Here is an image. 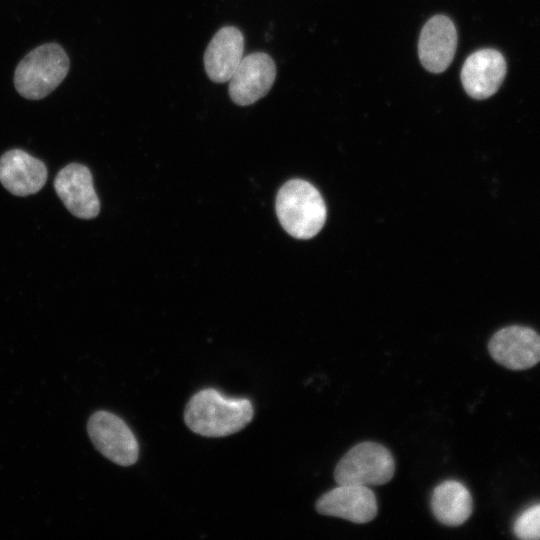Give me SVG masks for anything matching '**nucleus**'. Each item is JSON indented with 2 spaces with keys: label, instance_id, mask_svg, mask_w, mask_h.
<instances>
[{
  "label": "nucleus",
  "instance_id": "nucleus-1",
  "mask_svg": "<svg viewBox=\"0 0 540 540\" xmlns=\"http://www.w3.org/2000/svg\"><path fill=\"white\" fill-rule=\"evenodd\" d=\"M250 400L231 398L215 389H203L188 401L184 420L188 428L205 437H224L239 432L252 420Z\"/></svg>",
  "mask_w": 540,
  "mask_h": 540
},
{
  "label": "nucleus",
  "instance_id": "nucleus-9",
  "mask_svg": "<svg viewBox=\"0 0 540 540\" xmlns=\"http://www.w3.org/2000/svg\"><path fill=\"white\" fill-rule=\"evenodd\" d=\"M54 188L69 212L81 219L96 217L100 202L93 186L90 170L79 163H71L55 177Z\"/></svg>",
  "mask_w": 540,
  "mask_h": 540
},
{
  "label": "nucleus",
  "instance_id": "nucleus-3",
  "mask_svg": "<svg viewBox=\"0 0 540 540\" xmlns=\"http://www.w3.org/2000/svg\"><path fill=\"white\" fill-rule=\"evenodd\" d=\"M68 70L69 58L60 45H41L18 64L14 76L15 88L27 99L44 98L63 81Z\"/></svg>",
  "mask_w": 540,
  "mask_h": 540
},
{
  "label": "nucleus",
  "instance_id": "nucleus-5",
  "mask_svg": "<svg viewBox=\"0 0 540 540\" xmlns=\"http://www.w3.org/2000/svg\"><path fill=\"white\" fill-rule=\"evenodd\" d=\"M87 432L95 448L110 461L133 465L138 459V442L126 423L108 411L93 413L87 423Z\"/></svg>",
  "mask_w": 540,
  "mask_h": 540
},
{
  "label": "nucleus",
  "instance_id": "nucleus-15",
  "mask_svg": "<svg viewBox=\"0 0 540 540\" xmlns=\"http://www.w3.org/2000/svg\"><path fill=\"white\" fill-rule=\"evenodd\" d=\"M513 532L523 540L540 539V503L522 511L514 521Z\"/></svg>",
  "mask_w": 540,
  "mask_h": 540
},
{
  "label": "nucleus",
  "instance_id": "nucleus-14",
  "mask_svg": "<svg viewBox=\"0 0 540 540\" xmlns=\"http://www.w3.org/2000/svg\"><path fill=\"white\" fill-rule=\"evenodd\" d=\"M430 505L435 518L451 527L463 524L473 510L468 488L457 480H445L438 484L432 492Z\"/></svg>",
  "mask_w": 540,
  "mask_h": 540
},
{
  "label": "nucleus",
  "instance_id": "nucleus-7",
  "mask_svg": "<svg viewBox=\"0 0 540 540\" xmlns=\"http://www.w3.org/2000/svg\"><path fill=\"white\" fill-rule=\"evenodd\" d=\"M276 77L273 59L264 52H254L242 58L229 82V96L240 106H248L264 97Z\"/></svg>",
  "mask_w": 540,
  "mask_h": 540
},
{
  "label": "nucleus",
  "instance_id": "nucleus-8",
  "mask_svg": "<svg viewBox=\"0 0 540 540\" xmlns=\"http://www.w3.org/2000/svg\"><path fill=\"white\" fill-rule=\"evenodd\" d=\"M315 507L319 514L357 524L370 522L377 515L376 496L364 485L338 484L320 496Z\"/></svg>",
  "mask_w": 540,
  "mask_h": 540
},
{
  "label": "nucleus",
  "instance_id": "nucleus-13",
  "mask_svg": "<svg viewBox=\"0 0 540 540\" xmlns=\"http://www.w3.org/2000/svg\"><path fill=\"white\" fill-rule=\"evenodd\" d=\"M244 52V36L234 26L219 29L204 53L207 76L215 83L229 81L240 64Z\"/></svg>",
  "mask_w": 540,
  "mask_h": 540
},
{
  "label": "nucleus",
  "instance_id": "nucleus-11",
  "mask_svg": "<svg viewBox=\"0 0 540 540\" xmlns=\"http://www.w3.org/2000/svg\"><path fill=\"white\" fill-rule=\"evenodd\" d=\"M506 61L494 49H481L472 53L461 70L462 85L474 99H486L497 92L506 75Z\"/></svg>",
  "mask_w": 540,
  "mask_h": 540
},
{
  "label": "nucleus",
  "instance_id": "nucleus-12",
  "mask_svg": "<svg viewBox=\"0 0 540 540\" xmlns=\"http://www.w3.org/2000/svg\"><path fill=\"white\" fill-rule=\"evenodd\" d=\"M45 164L21 149L5 152L0 158V182L13 195L37 193L46 183Z\"/></svg>",
  "mask_w": 540,
  "mask_h": 540
},
{
  "label": "nucleus",
  "instance_id": "nucleus-10",
  "mask_svg": "<svg viewBox=\"0 0 540 540\" xmlns=\"http://www.w3.org/2000/svg\"><path fill=\"white\" fill-rule=\"evenodd\" d=\"M457 47V31L451 19L436 15L423 26L418 55L423 67L432 73H441L451 64Z\"/></svg>",
  "mask_w": 540,
  "mask_h": 540
},
{
  "label": "nucleus",
  "instance_id": "nucleus-4",
  "mask_svg": "<svg viewBox=\"0 0 540 540\" xmlns=\"http://www.w3.org/2000/svg\"><path fill=\"white\" fill-rule=\"evenodd\" d=\"M395 472L391 452L382 444L365 441L349 449L334 470L337 484L377 486L389 482Z\"/></svg>",
  "mask_w": 540,
  "mask_h": 540
},
{
  "label": "nucleus",
  "instance_id": "nucleus-6",
  "mask_svg": "<svg viewBox=\"0 0 540 540\" xmlns=\"http://www.w3.org/2000/svg\"><path fill=\"white\" fill-rule=\"evenodd\" d=\"M488 350L497 363L508 369H528L540 361V335L529 327L507 326L491 337Z\"/></svg>",
  "mask_w": 540,
  "mask_h": 540
},
{
  "label": "nucleus",
  "instance_id": "nucleus-2",
  "mask_svg": "<svg viewBox=\"0 0 540 540\" xmlns=\"http://www.w3.org/2000/svg\"><path fill=\"white\" fill-rule=\"evenodd\" d=\"M275 207L282 227L298 239L315 236L326 220V206L322 196L305 180L287 181L278 191Z\"/></svg>",
  "mask_w": 540,
  "mask_h": 540
}]
</instances>
